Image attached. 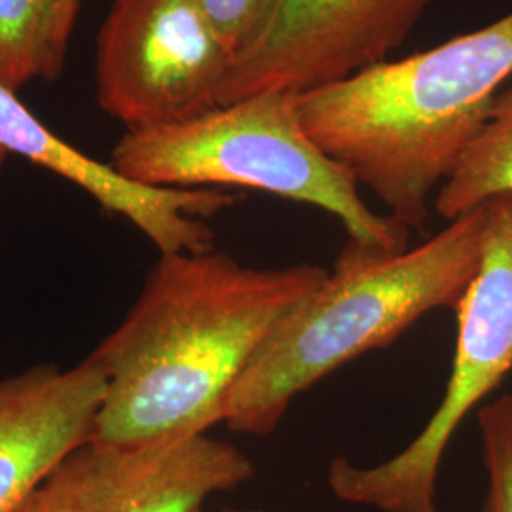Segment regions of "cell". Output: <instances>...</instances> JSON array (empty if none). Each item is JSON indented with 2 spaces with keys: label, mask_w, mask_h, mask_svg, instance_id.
Returning a JSON list of instances; mask_svg holds the SVG:
<instances>
[{
  "label": "cell",
  "mask_w": 512,
  "mask_h": 512,
  "mask_svg": "<svg viewBox=\"0 0 512 512\" xmlns=\"http://www.w3.org/2000/svg\"><path fill=\"white\" fill-rule=\"evenodd\" d=\"M456 313V351L437 410L393 458L368 467L332 459L327 484L340 501L378 512H439L450 442L512 370V194L484 203L480 266Z\"/></svg>",
  "instance_id": "cell-5"
},
{
  "label": "cell",
  "mask_w": 512,
  "mask_h": 512,
  "mask_svg": "<svg viewBox=\"0 0 512 512\" xmlns=\"http://www.w3.org/2000/svg\"><path fill=\"white\" fill-rule=\"evenodd\" d=\"M84 0H59V19H61V37L69 44L73 35L78 12Z\"/></svg>",
  "instance_id": "cell-15"
},
{
  "label": "cell",
  "mask_w": 512,
  "mask_h": 512,
  "mask_svg": "<svg viewBox=\"0 0 512 512\" xmlns=\"http://www.w3.org/2000/svg\"><path fill=\"white\" fill-rule=\"evenodd\" d=\"M6 156H8V152H6L4 148L0 147V169H2V165L6 162Z\"/></svg>",
  "instance_id": "cell-17"
},
{
  "label": "cell",
  "mask_w": 512,
  "mask_h": 512,
  "mask_svg": "<svg viewBox=\"0 0 512 512\" xmlns=\"http://www.w3.org/2000/svg\"><path fill=\"white\" fill-rule=\"evenodd\" d=\"M433 0H279L258 37L234 57L220 107L268 92L327 88L384 63Z\"/></svg>",
  "instance_id": "cell-7"
},
{
  "label": "cell",
  "mask_w": 512,
  "mask_h": 512,
  "mask_svg": "<svg viewBox=\"0 0 512 512\" xmlns=\"http://www.w3.org/2000/svg\"><path fill=\"white\" fill-rule=\"evenodd\" d=\"M512 78V12L439 46L387 59L296 99L302 126L406 230L482 131Z\"/></svg>",
  "instance_id": "cell-2"
},
{
  "label": "cell",
  "mask_w": 512,
  "mask_h": 512,
  "mask_svg": "<svg viewBox=\"0 0 512 512\" xmlns=\"http://www.w3.org/2000/svg\"><path fill=\"white\" fill-rule=\"evenodd\" d=\"M217 37L230 50L241 54L266 27L279 0H196Z\"/></svg>",
  "instance_id": "cell-14"
},
{
  "label": "cell",
  "mask_w": 512,
  "mask_h": 512,
  "mask_svg": "<svg viewBox=\"0 0 512 512\" xmlns=\"http://www.w3.org/2000/svg\"><path fill=\"white\" fill-rule=\"evenodd\" d=\"M107 378L90 357L38 365L0 382V512H12L55 465L92 439Z\"/></svg>",
  "instance_id": "cell-10"
},
{
  "label": "cell",
  "mask_w": 512,
  "mask_h": 512,
  "mask_svg": "<svg viewBox=\"0 0 512 512\" xmlns=\"http://www.w3.org/2000/svg\"><path fill=\"white\" fill-rule=\"evenodd\" d=\"M327 274L317 264L251 268L215 249L160 255L122 325L90 355L107 378L90 440L205 435L277 321Z\"/></svg>",
  "instance_id": "cell-1"
},
{
  "label": "cell",
  "mask_w": 512,
  "mask_h": 512,
  "mask_svg": "<svg viewBox=\"0 0 512 512\" xmlns=\"http://www.w3.org/2000/svg\"><path fill=\"white\" fill-rule=\"evenodd\" d=\"M196 512H270V511H264V509H219V511H209V509H205V507H202V509H198Z\"/></svg>",
  "instance_id": "cell-16"
},
{
  "label": "cell",
  "mask_w": 512,
  "mask_h": 512,
  "mask_svg": "<svg viewBox=\"0 0 512 512\" xmlns=\"http://www.w3.org/2000/svg\"><path fill=\"white\" fill-rule=\"evenodd\" d=\"M486 494L478 512H512V393L478 408Z\"/></svg>",
  "instance_id": "cell-13"
},
{
  "label": "cell",
  "mask_w": 512,
  "mask_h": 512,
  "mask_svg": "<svg viewBox=\"0 0 512 512\" xmlns=\"http://www.w3.org/2000/svg\"><path fill=\"white\" fill-rule=\"evenodd\" d=\"M512 194V78L497 93L490 116L435 196L433 211L446 222Z\"/></svg>",
  "instance_id": "cell-11"
},
{
  "label": "cell",
  "mask_w": 512,
  "mask_h": 512,
  "mask_svg": "<svg viewBox=\"0 0 512 512\" xmlns=\"http://www.w3.org/2000/svg\"><path fill=\"white\" fill-rule=\"evenodd\" d=\"M0 147L80 186L105 211L139 228L160 255L213 251L215 232L205 219L234 203L217 188H160L131 181L55 135L2 84Z\"/></svg>",
  "instance_id": "cell-9"
},
{
  "label": "cell",
  "mask_w": 512,
  "mask_h": 512,
  "mask_svg": "<svg viewBox=\"0 0 512 512\" xmlns=\"http://www.w3.org/2000/svg\"><path fill=\"white\" fill-rule=\"evenodd\" d=\"M296 99V93H260L183 124L128 131L110 165L148 186H239L304 203L340 220L351 241L406 249L410 230L366 205L355 177L302 126Z\"/></svg>",
  "instance_id": "cell-4"
},
{
  "label": "cell",
  "mask_w": 512,
  "mask_h": 512,
  "mask_svg": "<svg viewBox=\"0 0 512 512\" xmlns=\"http://www.w3.org/2000/svg\"><path fill=\"white\" fill-rule=\"evenodd\" d=\"M482 234L484 205L403 251L349 239L327 277L256 349L224 399L220 423L268 437L300 393L357 357L393 346L427 313L458 310L480 266Z\"/></svg>",
  "instance_id": "cell-3"
},
{
  "label": "cell",
  "mask_w": 512,
  "mask_h": 512,
  "mask_svg": "<svg viewBox=\"0 0 512 512\" xmlns=\"http://www.w3.org/2000/svg\"><path fill=\"white\" fill-rule=\"evenodd\" d=\"M255 475L238 446L207 433L154 446L88 440L12 512H196Z\"/></svg>",
  "instance_id": "cell-8"
},
{
  "label": "cell",
  "mask_w": 512,
  "mask_h": 512,
  "mask_svg": "<svg viewBox=\"0 0 512 512\" xmlns=\"http://www.w3.org/2000/svg\"><path fill=\"white\" fill-rule=\"evenodd\" d=\"M69 44L61 37L59 0H0V84L18 92L25 84L54 80Z\"/></svg>",
  "instance_id": "cell-12"
},
{
  "label": "cell",
  "mask_w": 512,
  "mask_h": 512,
  "mask_svg": "<svg viewBox=\"0 0 512 512\" xmlns=\"http://www.w3.org/2000/svg\"><path fill=\"white\" fill-rule=\"evenodd\" d=\"M234 55L196 0H116L97 38V99L128 131L219 109Z\"/></svg>",
  "instance_id": "cell-6"
}]
</instances>
